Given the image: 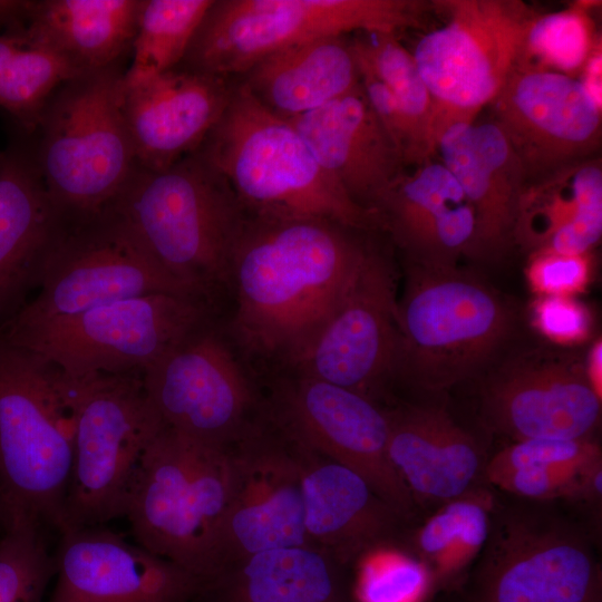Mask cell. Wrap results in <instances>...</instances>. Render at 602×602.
Masks as SVG:
<instances>
[{
	"label": "cell",
	"mask_w": 602,
	"mask_h": 602,
	"mask_svg": "<svg viewBox=\"0 0 602 602\" xmlns=\"http://www.w3.org/2000/svg\"><path fill=\"white\" fill-rule=\"evenodd\" d=\"M357 232L323 220L246 215L230 269L233 340L293 369L372 249Z\"/></svg>",
	"instance_id": "cell-1"
},
{
	"label": "cell",
	"mask_w": 602,
	"mask_h": 602,
	"mask_svg": "<svg viewBox=\"0 0 602 602\" xmlns=\"http://www.w3.org/2000/svg\"><path fill=\"white\" fill-rule=\"evenodd\" d=\"M197 151L247 216L323 220L356 231L379 224L321 167L297 129L243 85L233 87Z\"/></svg>",
	"instance_id": "cell-2"
},
{
	"label": "cell",
	"mask_w": 602,
	"mask_h": 602,
	"mask_svg": "<svg viewBox=\"0 0 602 602\" xmlns=\"http://www.w3.org/2000/svg\"><path fill=\"white\" fill-rule=\"evenodd\" d=\"M108 207L175 279L207 302L229 288L246 214L198 151L158 171L136 165Z\"/></svg>",
	"instance_id": "cell-3"
},
{
	"label": "cell",
	"mask_w": 602,
	"mask_h": 602,
	"mask_svg": "<svg viewBox=\"0 0 602 602\" xmlns=\"http://www.w3.org/2000/svg\"><path fill=\"white\" fill-rule=\"evenodd\" d=\"M72 438L65 375L48 359L0 336L2 525L29 520L59 531Z\"/></svg>",
	"instance_id": "cell-4"
},
{
	"label": "cell",
	"mask_w": 602,
	"mask_h": 602,
	"mask_svg": "<svg viewBox=\"0 0 602 602\" xmlns=\"http://www.w3.org/2000/svg\"><path fill=\"white\" fill-rule=\"evenodd\" d=\"M124 74L117 64L64 81L31 134L37 168L67 220L108 207L136 166L122 108Z\"/></svg>",
	"instance_id": "cell-5"
},
{
	"label": "cell",
	"mask_w": 602,
	"mask_h": 602,
	"mask_svg": "<svg viewBox=\"0 0 602 602\" xmlns=\"http://www.w3.org/2000/svg\"><path fill=\"white\" fill-rule=\"evenodd\" d=\"M397 310L396 375L429 391L477 376L499 353L514 322L496 291L456 265L412 262Z\"/></svg>",
	"instance_id": "cell-6"
},
{
	"label": "cell",
	"mask_w": 602,
	"mask_h": 602,
	"mask_svg": "<svg viewBox=\"0 0 602 602\" xmlns=\"http://www.w3.org/2000/svg\"><path fill=\"white\" fill-rule=\"evenodd\" d=\"M231 448L163 426L144 453L125 517L136 543L202 582L231 497Z\"/></svg>",
	"instance_id": "cell-7"
},
{
	"label": "cell",
	"mask_w": 602,
	"mask_h": 602,
	"mask_svg": "<svg viewBox=\"0 0 602 602\" xmlns=\"http://www.w3.org/2000/svg\"><path fill=\"white\" fill-rule=\"evenodd\" d=\"M67 381L74 438L58 533L125 517L144 453L164 426L142 373Z\"/></svg>",
	"instance_id": "cell-8"
},
{
	"label": "cell",
	"mask_w": 602,
	"mask_h": 602,
	"mask_svg": "<svg viewBox=\"0 0 602 602\" xmlns=\"http://www.w3.org/2000/svg\"><path fill=\"white\" fill-rule=\"evenodd\" d=\"M210 320L201 298L154 293L32 322L6 321L9 342L52 362L67 378L142 373L188 333Z\"/></svg>",
	"instance_id": "cell-9"
},
{
	"label": "cell",
	"mask_w": 602,
	"mask_h": 602,
	"mask_svg": "<svg viewBox=\"0 0 602 602\" xmlns=\"http://www.w3.org/2000/svg\"><path fill=\"white\" fill-rule=\"evenodd\" d=\"M417 0H213L179 67L226 77L284 48L348 32L417 27Z\"/></svg>",
	"instance_id": "cell-10"
},
{
	"label": "cell",
	"mask_w": 602,
	"mask_h": 602,
	"mask_svg": "<svg viewBox=\"0 0 602 602\" xmlns=\"http://www.w3.org/2000/svg\"><path fill=\"white\" fill-rule=\"evenodd\" d=\"M447 22L411 52L434 100L435 145L453 124L473 123L517 65L536 13L518 0H438Z\"/></svg>",
	"instance_id": "cell-11"
},
{
	"label": "cell",
	"mask_w": 602,
	"mask_h": 602,
	"mask_svg": "<svg viewBox=\"0 0 602 602\" xmlns=\"http://www.w3.org/2000/svg\"><path fill=\"white\" fill-rule=\"evenodd\" d=\"M39 287L38 295L9 321L66 317L154 293L203 299L175 279L110 207L80 219H65Z\"/></svg>",
	"instance_id": "cell-12"
},
{
	"label": "cell",
	"mask_w": 602,
	"mask_h": 602,
	"mask_svg": "<svg viewBox=\"0 0 602 602\" xmlns=\"http://www.w3.org/2000/svg\"><path fill=\"white\" fill-rule=\"evenodd\" d=\"M269 418L290 441L359 474L402 517L410 514L414 499L388 457V412L373 399L293 372L273 387Z\"/></svg>",
	"instance_id": "cell-13"
},
{
	"label": "cell",
	"mask_w": 602,
	"mask_h": 602,
	"mask_svg": "<svg viewBox=\"0 0 602 602\" xmlns=\"http://www.w3.org/2000/svg\"><path fill=\"white\" fill-rule=\"evenodd\" d=\"M142 380L163 425L194 440L229 447L256 423L250 379L211 320L151 363Z\"/></svg>",
	"instance_id": "cell-14"
},
{
	"label": "cell",
	"mask_w": 602,
	"mask_h": 602,
	"mask_svg": "<svg viewBox=\"0 0 602 602\" xmlns=\"http://www.w3.org/2000/svg\"><path fill=\"white\" fill-rule=\"evenodd\" d=\"M230 448L232 492L207 577L254 553L311 545L303 523L301 465L293 444L274 427L255 423Z\"/></svg>",
	"instance_id": "cell-15"
},
{
	"label": "cell",
	"mask_w": 602,
	"mask_h": 602,
	"mask_svg": "<svg viewBox=\"0 0 602 602\" xmlns=\"http://www.w3.org/2000/svg\"><path fill=\"white\" fill-rule=\"evenodd\" d=\"M492 105L526 184L592 158L600 147L601 105L577 78L515 66Z\"/></svg>",
	"instance_id": "cell-16"
},
{
	"label": "cell",
	"mask_w": 602,
	"mask_h": 602,
	"mask_svg": "<svg viewBox=\"0 0 602 602\" xmlns=\"http://www.w3.org/2000/svg\"><path fill=\"white\" fill-rule=\"evenodd\" d=\"M397 301L390 264L372 247L343 300L292 371L373 399L396 375Z\"/></svg>",
	"instance_id": "cell-17"
},
{
	"label": "cell",
	"mask_w": 602,
	"mask_h": 602,
	"mask_svg": "<svg viewBox=\"0 0 602 602\" xmlns=\"http://www.w3.org/2000/svg\"><path fill=\"white\" fill-rule=\"evenodd\" d=\"M589 544L570 526L513 515L497 528L480 577L479 602H598Z\"/></svg>",
	"instance_id": "cell-18"
},
{
	"label": "cell",
	"mask_w": 602,
	"mask_h": 602,
	"mask_svg": "<svg viewBox=\"0 0 602 602\" xmlns=\"http://www.w3.org/2000/svg\"><path fill=\"white\" fill-rule=\"evenodd\" d=\"M483 411L493 428L515 441L586 439L600 425L601 398L584 362L570 355L528 352L489 377Z\"/></svg>",
	"instance_id": "cell-19"
},
{
	"label": "cell",
	"mask_w": 602,
	"mask_h": 602,
	"mask_svg": "<svg viewBox=\"0 0 602 602\" xmlns=\"http://www.w3.org/2000/svg\"><path fill=\"white\" fill-rule=\"evenodd\" d=\"M49 602H196L201 581L120 534L90 526L59 533Z\"/></svg>",
	"instance_id": "cell-20"
},
{
	"label": "cell",
	"mask_w": 602,
	"mask_h": 602,
	"mask_svg": "<svg viewBox=\"0 0 602 602\" xmlns=\"http://www.w3.org/2000/svg\"><path fill=\"white\" fill-rule=\"evenodd\" d=\"M233 87L226 77L183 67L123 79V115L135 162L151 171L196 152L223 114Z\"/></svg>",
	"instance_id": "cell-21"
},
{
	"label": "cell",
	"mask_w": 602,
	"mask_h": 602,
	"mask_svg": "<svg viewBox=\"0 0 602 602\" xmlns=\"http://www.w3.org/2000/svg\"><path fill=\"white\" fill-rule=\"evenodd\" d=\"M285 119L321 167L357 204L376 214L405 164L361 85L311 111Z\"/></svg>",
	"instance_id": "cell-22"
},
{
	"label": "cell",
	"mask_w": 602,
	"mask_h": 602,
	"mask_svg": "<svg viewBox=\"0 0 602 602\" xmlns=\"http://www.w3.org/2000/svg\"><path fill=\"white\" fill-rule=\"evenodd\" d=\"M436 153L475 213L469 255H499L514 242L518 202L526 184L506 136L494 122L456 123L441 134Z\"/></svg>",
	"instance_id": "cell-23"
},
{
	"label": "cell",
	"mask_w": 602,
	"mask_h": 602,
	"mask_svg": "<svg viewBox=\"0 0 602 602\" xmlns=\"http://www.w3.org/2000/svg\"><path fill=\"white\" fill-rule=\"evenodd\" d=\"M64 223L31 144L13 143L0 155V318H11L40 285Z\"/></svg>",
	"instance_id": "cell-24"
},
{
	"label": "cell",
	"mask_w": 602,
	"mask_h": 602,
	"mask_svg": "<svg viewBox=\"0 0 602 602\" xmlns=\"http://www.w3.org/2000/svg\"><path fill=\"white\" fill-rule=\"evenodd\" d=\"M292 444L301 465L303 523L309 543L343 567L369 548L388 542L402 516L359 474Z\"/></svg>",
	"instance_id": "cell-25"
},
{
	"label": "cell",
	"mask_w": 602,
	"mask_h": 602,
	"mask_svg": "<svg viewBox=\"0 0 602 602\" xmlns=\"http://www.w3.org/2000/svg\"><path fill=\"white\" fill-rule=\"evenodd\" d=\"M379 224L412 259L425 265H456L469 254L475 213L462 187L440 161L429 159L401 174L376 208Z\"/></svg>",
	"instance_id": "cell-26"
},
{
	"label": "cell",
	"mask_w": 602,
	"mask_h": 602,
	"mask_svg": "<svg viewBox=\"0 0 602 602\" xmlns=\"http://www.w3.org/2000/svg\"><path fill=\"white\" fill-rule=\"evenodd\" d=\"M388 412V457L412 499L445 504L484 476L475 438L443 409L407 406Z\"/></svg>",
	"instance_id": "cell-27"
},
{
	"label": "cell",
	"mask_w": 602,
	"mask_h": 602,
	"mask_svg": "<svg viewBox=\"0 0 602 602\" xmlns=\"http://www.w3.org/2000/svg\"><path fill=\"white\" fill-rule=\"evenodd\" d=\"M602 234V165L592 157L525 184L514 242L531 253H588Z\"/></svg>",
	"instance_id": "cell-28"
},
{
	"label": "cell",
	"mask_w": 602,
	"mask_h": 602,
	"mask_svg": "<svg viewBox=\"0 0 602 602\" xmlns=\"http://www.w3.org/2000/svg\"><path fill=\"white\" fill-rule=\"evenodd\" d=\"M196 602H351L342 566L313 545L278 547L219 569Z\"/></svg>",
	"instance_id": "cell-29"
},
{
	"label": "cell",
	"mask_w": 602,
	"mask_h": 602,
	"mask_svg": "<svg viewBox=\"0 0 602 602\" xmlns=\"http://www.w3.org/2000/svg\"><path fill=\"white\" fill-rule=\"evenodd\" d=\"M243 75L242 85L283 118L311 111L360 85L351 45L343 36L314 38L284 48Z\"/></svg>",
	"instance_id": "cell-30"
},
{
	"label": "cell",
	"mask_w": 602,
	"mask_h": 602,
	"mask_svg": "<svg viewBox=\"0 0 602 602\" xmlns=\"http://www.w3.org/2000/svg\"><path fill=\"white\" fill-rule=\"evenodd\" d=\"M142 0H32L29 36L79 75L120 64L136 33Z\"/></svg>",
	"instance_id": "cell-31"
},
{
	"label": "cell",
	"mask_w": 602,
	"mask_h": 602,
	"mask_svg": "<svg viewBox=\"0 0 602 602\" xmlns=\"http://www.w3.org/2000/svg\"><path fill=\"white\" fill-rule=\"evenodd\" d=\"M491 512L492 496L485 491L445 503L416 534L420 560L441 576L464 569L491 535Z\"/></svg>",
	"instance_id": "cell-32"
},
{
	"label": "cell",
	"mask_w": 602,
	"mask_h": 602,
	"mask_svg": "<svg viewBox=\"0 0 602 602\" xmlns=\"http://www.w3.org/2000/svg\"><path fill=\"white\" fill-rule=\"evenodd\" d=\"M213 0H142L125 81L178 67Z\"/></svg>",
	"instance_id": "cell-33"
},
{
	"label": "cell",
	"mask_w": 602,
	"mask_h": 602,
	"mask_svg": "<svg viewBox=\"0 0 602 602\" xmlns=\"http://www.w3.org/2000/svg\"><path fill=\"white\" fill-rule=\"evenodd\" d=\"M596 2L579 1L566 9L532 20L516 66L576 78L601 43L590 16Z\"/></svg>",
	"instance_id": "cell-34"
},
{
	"label": "cell",
	"mask_w": 602,
	"mask_h": 602,
	"mask_svg": "<svg viewBox=\"0 0 602 602\" xmlns=\"http://www.w3.org/2000/svg\"><path fill=\"white\" fill-rule=\"evenodd\" d=\"M363 33L350 41L357 65L388 88L436 153L433 136L434 100L412 54L399 42L396 33Z\"/></svg>",
	"instance_id": "cell-35"
},
{
	"label": "cell",
	"mask_w": 602,
	"mask_h": 602,
	"mask_svg": "<svg viewBox=\"0 0 602 602\" xmlns=\"http://www.w3.org/2000/svg\"><path fill=\"white\" fill-rule=\"evenodd\" d=\"M0 537V602H42L55 577L46 527L29 520L6 522Z\"/></svg>",
	"instance_id": "cell-36"
},
{
	"label": "cell",
	"mask_w": 602,
	"mask_h": 602,
	"mask_svg": "<svg viewBox=\"0 0 602 602\" xmlns=\"http://www.w3.org/2000/svg\"><path fill=\"white\" fill-rule=\"evenodd\" d=\"M355 602H421L430 581L426 563L406 552L378 544L358 559Z\"/></svg>",
	"instance_id": "cell-37"
},
{
	"label": "cell",
	"mask_w": 602,
	"mask_h": 602,
	"mask_svg": "<svg viewBox=\"0 0 602 602\" xmlns=\"http://www.w3.org/2000/svg\"><path fill=\"white\" fill-rule=\"evenodd\" d=\"M602 465L600 446L586 439H525L499 450L486 463L484 476L521 467L589 470Z\"/></svg>",
	"instance_id": "cell-38"
},
{
	"label": "cell",
	"mask_w": 602,
	"mask_h": 602,
	"mask_svg": "<svg viewBox=\"0 0 602 602\" xmlns=\"http://www.w3.org/2000/svg\"><path fill=\"white\" fill-rule=\"evenodd\" d=\"M591 275L590 252H533L525 269L526 282L537 297H574L586 290Z\"/></svg>",
	"instance_id": "cell-39"
},
{
	"label": "cell",
	"mask_w": 602,
	"mask_h": 602,
	"mask_svg": "<svg viewBox=\"0 0 602 602\" xmlns=\"http://www.w3.org/2000/svg\"><path fill=\"white\" fill-rule=\"evenodd\" d=\"M530 320L541 336L560 346L580 344L592 332V314L574 297H537L530 307Z\"/></svg>",
	"instance_id": "cell-40"
},
{
	"label": "cell",
	"mask_w": 602,
	"mask_h": 602,
	"mask_svg": "<svg viewBox=\"0 0 602 602\" xmlns=\"http://www.w3.org/2000/svg\"><path fill=\"white\" fill-rule=\"evenodd\" d=\"M601 43L593 50L577 78L592 98L601 105Z\"/></svg>",
	"instance_id": "cell-41"
},
{
	"label": "cell",
	"mask_w": 602,
	"mask_h": 602,
	"mask_svg": "<svg viewBox=\"0 0 602 602\" xmlns=\"http://www.w3.org/2000/svg\"><path fill=\"white\" fill-rule=\"evenodd\" d=\"M31 4L30 0H0V32L23 22Z\"/></svg>",
	"instance_id": "cell-42"
},
{
	"label": "cell",
	"mask_w": 602,
	"mask_h": 602,
	"mask_svg": "<svg viewBox=\"0 0 602 602\" xmlns=\"http://www.w3.org/2000/svg\"><path fill=\"white\" fill-rule=\"evenodd\" d=\"M586 378L599 398H602V341L596 339L590 347L584 361Z\"/></svg>",
	"instance_id": "cell-43"
},
{
	"label": "cell",
	"mask_w": 602,
	"mask_h": 602,
	"mask_svg": "<svg viewBox=\"0 0 602 602\" xmlns=\"http://www.w3.org/2000/svg\"><path fill=\"white\" fill-rule=\"evenodd\" d=\"M2 522H3V507H2L1 499H0V524L1 525H2Z\"/></svg>",
	"instance_id": "cell-44"
}]
</instances>
